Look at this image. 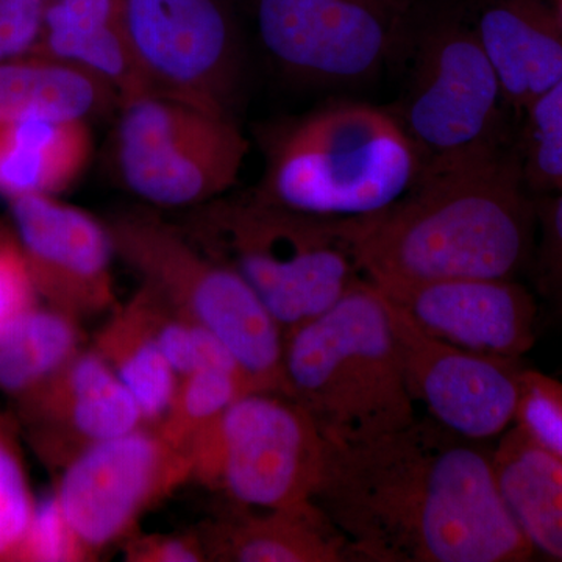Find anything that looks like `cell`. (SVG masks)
Instances as JSON below:
<instances>
[{"instance_id":"cell-10","label":"cell","mask_w":562,"mask_h":562,"mask_svg":"<svg viewBox=\"0 0 562 562\" xmlns=\"http://www.w3.org/2000/svg\"><path fill=\"white\" fill-rule=\"evenodd\" d=\"M503 102L475 31L442 21L422 36L395 116L419 151L422 169L439 168L503 147Z\"/></svg>"},{"instance_id":"cell-20","label":"cell","mask_w":562,"mask_h":562,"mask_svg":"<svg viewBox=\"0 0 562 562\" xmlns=\"http://www.w3.org/2000/svg\"><path fill=\"white\" fill-rule=\"evenodd\" d=\"M117 103L90 70L72 63L25 54L0 63V124L52 120L90 121Z\"/></svg>"},{"instance_id":"cell-31","label":"cell","mask_w":562,"mask_h":562,"mask_svg":"<svg viewBox=\"0 0 562 562\" xmlns=\"http://www.w3.org/2000/svg\"><path fill=\"white\" fill-rule=\"evenodd\" d=\"M46 0H0V63L29 54L40 38Z\"/></svg>"},{"instance_id":"cell-3","label":"cell","mask_w":562,"mask_h":562,"mask_svg":"<svg viewBox=\"0 0 562 562\" xmlns=\"http://www.w3.org/2000/svg\"><path fill=\"white\" fill-rule=\"evenodd\" d=\"M255 195L297 213L351 221L380 213L419 177V151L395 113L335 102L280 122L260 138Z\"/></svg>"},{"instance_id":"cell-17","label":"cell","mask_w":562,"mask_h":562,"mask_svg":"<svg viewBox=\"0 0 562 562\" xmlns=\"http://www.w3.org/2000/svg\"><path fill=\"white\" fill-rule=\"evenodd\" d=\"M473 31L514 109L562 79V27L547 0H487Z\"/></svg>"},{"instance_id":"cell-16","label":"cell","mask_w":562,"mask_h":562,"mask_svg":"<svg viewBox=\"0 0 562 562\" xmlns=\"http://www.w3.org/2000/svg\"><path fill=\"white\" fill-rule=\"evenodd\" d=\"M18 405L36 452L60 468L85 447L146 425L138 403L95 349L77 351L50 382Z\"/></svg>"},{"instance_id":"cell-34","label":"cell","mask_w":562,"mask_h":562,"mask_svg":"<svg viewBox=\"0 0 562 562\" xmlns=\"http://www.w3.org/2000/svg\"><path fill=\"white\" fill-rule=\"evenodd\" d=\"M46 2H50V0H46Z\"/></svg>"},{"instance_id":"cell-19","label":"cell","mask_w":562,"mask_h":562,"mask_svg":"<svg viewBox=\"0 0 562 562\" xmlns=\"http://www.w3.org/2000/svg\"><path fill=\"white\" fill-rule=\"evenodd\" d=\"M92 155L87 121L33 120L0 124V195L60 194L80 179Z\"/></svg>"},{"instance_id":"cell-4","label":"cell","mask_w":562,"mask_h":562,"mask_svg":"<svg viewBox=\"0 0 562 562\" xmlns=\"http://www.w3.org/2000/svg\"><path fill=\"white\" fill-rule=\"evenodd\" d=\"M284 380L333 446L373 441L416 419L390 306L368 279L286 335Z\"/></svg>"},{"instance_id":"cell-32","label":"cell","mask_w":562,"mask_h":562,"mask_svg":"<svg viewBox=\"0 0 562 562\" xmlns=\"http://www.w3.org/2000/svg\"><path fill=\"white\" fill-rule=\"evenodd\" d=\"M132 561L144 562H198L205 560L201 539L187 536H150L138 539L128 547Z\"/></svg>"},{"instance_id":"cell-30","label":"cell","mask_w":562,"mask_h":562,"mask_svg":"<svg viewBox=\"0 0 562 562\" xmlns=\"http://www.w3.org/2000/svg\"><path fill=\"white\" fill-rule=\"evenodd\" d=\"M38 299L16 236L0 233V327L38 305Z\"/></svg>"},{"instance_id":"cell-14","label":"cell","mask_w":562,"mask_h":562,"mask_svg":"<svg viewBox=\"0 0 562 562\" xmlns=\"http://www.w3.org/2000/svg\"><path fill=\"white\" fill-rule=\"evenodd\" d=\"M9 203L14 236L38 297L74 319L109 308L111 261L116 257L109 225L55 195Z\"/></svg>"},{"instance_id":"cell-13","label":"cell","mask_w":562,"mask_h":562,"mask_svg":"<svg viewBox=\"0 0 562 562\" xmlns=\"http://www.w3.org/2000/svg\"><path fill=\"white\" fill-rule=\"evenodd\" d=\"M386 302L414 403L472 441L497 438L513 427L525 369L520 360L487 357L435 338Z\"/></svg>"},{"instance_id":"cell-26","label":"cell","mask_w":562,"mask_h":562,"mask_svg":"<svg viewBox=\"0 0 562 562\" xmlns=\"http://www.w3.org/2000/svg\"><path fill=\"white\" fill-rule=\"evenodd\" d=\"M18 431V422L0 412V561L14 560L36 505Z\"/></svg>"},{"instance_id":"cell-15","label":"cell","mask_w":562,"mask_h":562,"mask_svg":"<svg viewBox=\"0 0 562 562\" xmlns=\"http://www.w3.org/2000/svg\"><path fill=\"white\" fill-rule=\"evenodd\" d=\"M375 286L420 330L461 349L520 360L535 346L538 305L516 279H449Z\"/></svg>"},{"instance_id":"cell-12","label":"cell","mask_w":562,"mask_h":562,"mask_svg":"<svg viewBox=\"0 0 562 562\" xmlns=\"http://www.w3.org/2000/svg\"><path fill=\"white\" fill-rule=\"evenodd\" d=\"M192 473V461L158 431L91 443L61 468L58 502L85 549L117 542L140 514Z\"/></svg>"},{"instance_id":"cell-7","label":"cell","mask_w":562,"mask_h":562,"mask_svg":"<svg viewBox=\"0 0 562 562\" xmlns=\"http://www.w3.org/2000/svg\"><path fill=\"white\" fill-rule=\"evenodd\" d=\"M330 442L284 392L250 391L191 450L192 473L232 505L283 509L314 503Z\"/></svg>"},{"instance_id":"cell-6","label":"cell","mask_w":562,"mask_h":562,"mask_svg":"<svg viewBox=\"0 0 562 562\" xmlns=\"http://www.w3.org/2000/svg\"><path fill=\"white\" fill-rule=\"evenodd\" d=\"M106 225L116 257L138 273L140 286L217 336L251 391L288 394L286 336L232 266L149 210L124 211Z\"/></svg>"},{"instance_id":"cell-18","label":"cell","mask_w":562,"mask_h":562,"mask_svg":"<svg viewBox=\"0 0 562 562\" xmlns=\"http://www.w3.org/2000/svg\"><path fill=\"white\" fill-rule=\"evenodd\" d=\"M205 547L217 560L236 562L351 561L349 542L316 503L283 509L232 505Z\"/></svg>"},{"instance_id":"cell-11","label":"cell","mask_w":562,"mask_h":562,"mask_svg":"<svg viewBox=\"0 0 562 562\" xmlns=\"http://www.w3.org/2000/svg\"><path fill=\"white\" fill-rule=\"evenodd\" d=\"M413 0H257L266 54L291 79L338 87L372 79L408 33Z\"/></svg>"},{"instance_id":"cell-33","label":"cell","mask_w":562,"mask_h":562,"mask_svg":"<svg viewBox=\"0 0 562 562\" xmlns=\"http://www.w3.org/2000/svg\"><path fill=\"white\" fill-rule=\"evenodd\" d=\"M554 11H557L558 20H560V24L562 27V0H554L553 3Z\"/></svg>"},{"instance_id":"cell-25","label":"cell","mask_w":562,"mask_h":562,"mask_svg":"<svg viewBox=\"0 0 562 562\" xmlns=\"http://www.w3.org/2000/svg\"><path fill=\"white\" fill-rule=\"evenodd\" d=\"M524 154L528 188L543 195L562 192V79L525 110Z\"/></svg>"},{"instance_id":"cell-28","label":"cell","mask_w":562,"mask_h":562,"mask_svg":"<svg viewBox=\"0 0 562 562\" xmlns=\"http://www.w3.org/2000/svg\"><path fill=\"white\" fill-rule=\"evenodd\" d=\"M90 552L77 538L63 513L57 495L36 501L31 524L13 561L66 562L81 561Z\"/></svg>"},{"instance_id":"cell-9","label":"cell","mask_w":562,"mask_h":562,"mask_svg":"<svg viewBox=\"0 0 562 562\" xmlns=\"http://www.w3.org/2000/svg\"><path fill=\"white\" fill-rule=\"evenodd\" d=\"M121 25L149 95L236 120L246 52L233 0H122Z\"/></svg>"},{"instance_id":"cell-29","label":"cell","mask_w":562,"mask_h":562,"mask_svg":"<svg viewBox=\"0 0 562 562\" xmlns=\"http://www.w3.org/2000/svg\"><path fill=\"white\" fill-rule=\"evenodd\" d=\"M539 241L536 243V283L554 314L562 317V192L536 202Z\"/></svg>"},{"instance_id":"cell-24","label":"cell","mask_w":562,"mask_h":562,"mask_svg":"<svg viewBox=\"0 0 562 562\" xmlns=\"http://www.w3.org/2000/svg\"><path fill=\"white\" fill-rule=\"evenodd\" d=\"M241 372L203 368L180 379L176 397L158 432L191 458L194 443L224 416L239 395L250 392Z\"/></svg>"},{"instance_id":"cell-23","label":"cell","mask_w":562,"mask_h":562,"mask_svg":"<svg viewBox=\"0 0 562 562\" xmlns=\"http://www.w3.org/2000/svg\"><path fill=\"white\" fill-rule=\"evenodd\" d=\"M79 350L77 319L49 305L32 306L0 327V392L24 401Z\"/></svg>"},{"instance_id":"cell-21","label":"cell","mask_w":562,"mask_h":562,"mask_svg":"<svg viewBox=\"0 0 562 562\" xmlns=\"http://www.w3.org/2000/svg\"><path fill=\"white\" fill-rule=\"evenodd\" d=\"M492 461L503 498L532 550L562 562V460L513 425Z\"/></svg>"},{"instance_id":"cell-2","label":"cell","mask_w":562,"mask_h":562,"mask_svg":"<svg viewBox=\"0 0 562 562\" xmlns=\"http://www.w3.org/2000/svg\"><path fill=\"white\" fill-rule=\"evenodd\" d=\"M536 202L520 154L503 146L422 169L397 202L339 227L362 276L375 284L516 279L535 254Z\"/></svg>"},{"instance_id":"cell-5","label":"cell","mask_w":562,"mask_h":562,"mask_svg":"<svg viewBox=\"0 0 562 562\" xmlns=\"http://www.w3.org/2000/svg\"><path fill=\"white\" fill-rule=\"evenodd\" d=\"M180 227L250 284L284 336L366 279L339 221L297 213L254 192L188 210Z\"/></svg>"},{"instance_id":"cell-8","label":"cell","mask_w":562,"mask_h":562,"mask_svg":"<svg viewBox=\"0 0 562 562\" xmlns=\"http://www.w3.org/2000/svg\"><path fill=\"white\" fill-rule=\"evenodd\" d=\"M120 109L114 166L117 179L140 201L188 211L235 187L249 151L236 120L160 95Z\"/></svg>"},{"instance_id":"cell-1","label":"cell","mask_w":562,"mask_h":562,"mask_svg":"<svg viewBox=\"0 0 562 562\" xmlns=\"http://www.w3.org/2000/svg\"><path fill=\"white\" fill-rule=\"evenodd\" d=\"M314 503L351 561L520 562L536 552L505 498L492 452L431 417L373 441L330 443Z\"/></svg>"},{"instance_id":"cell-27","label":"cell","mask_w":562,"mask_h":562,"mask_svg":"<svg viewBox=\"0 0 562 562\" xmlns=\"http://www.w3.org/2000/svg\"><path fill=\"white\" fill-rule=\"evenodd\" d=\"M547 452L562 460V383L524 369L514 424Z\"/></svg>"},{"instance_id":"cell-22","label":"cell","mask_w":562,"mask_h":562,"mask_svg":"<svg viewBox=\"0 0 562 562\" xmlns=\"http://www.w3.org/2000/svg\"><path fill=\"white\" fill-rule=\"evenodd\" d=\"M94 349L138 403L144 424L160 427L171 409L180 379L158 347L138 294L114 313Z\"/></svg>"}]
</instances>
